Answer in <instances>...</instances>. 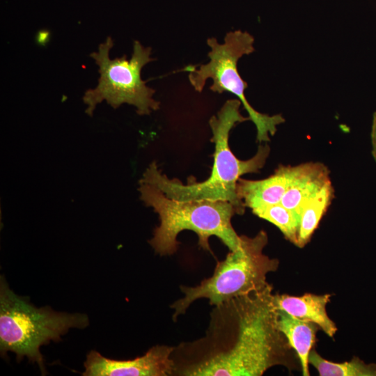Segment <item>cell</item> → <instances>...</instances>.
Listing matches in <instances>:
<instances>
[{"mask_svg": "<svg viewBox=\"0 0 376 376\" xmlns=\"http://www.w3.org/2000/svg\"><path fill=\"white\" fill-rule=\"evenodd\" d=\"M334 197L331 182L306 201L299 210V228L297 246L304 247L311 240Z\"/></svg>", "mask_w": 376, "mask_h": 376, "instance_id": "4fadbf2b", "label": "cell"}, {"mask_svg": "<svg viewBox=\"0 0 376 376\" xmlns=\"http://www.w3.org/2000/svg\"><path fill=\"white\" fill-rule=\"evenodd\" d=\"M252 212L257 217L276 226L285 238L297 246L299 228V215L281 203L254 208Z\"/></svg>", "mask_w": 376, "mask_h": 376, "instance_id": "9a60e30c", "label": "cell"}, {"mask_svg": "<svg viewBox=\"0 0 376 376\" xmlns=\"http://www.w3.org/2000/svg\"><path fill=\"white\" fill-rule=\"evenodd\" d=\"M289 346L269 284L215 306L206 336L180 348L187 357L175 363L174 374L260 376L285 363Z\"/></svg>", "mask_w": 376, "mask_h": 376, "instance_id": "6da1fadb", "label": "cell"}, {"mask_svg": "<svg viewBox=\"0 0 376 376\" xmlns=\"http://www.w3.org/2000/svg\"><path fill=\"white\" fill-rule=\"evenodd\" d=\"M267 242L264 230L251 237L240 235L238 248L217 263L210 277L194 287H180L184 297L171 306L174 310V321L198 299H207L211 305L218 306L233 298L267 287V274L275 272L279 265L276 259L263 253Z\"/></svg>", "mask_w": 376, "mask_h": 376, "instance_id": "5b68a950", "label": "cell"}, {"mask_svg": "<svg viewBox=\"0 0 376 376\" xmlns=\"http://www.w3.org/2000/svg\"><path fill=\"white\" fill-rule=\"evenodd\" d=\"M113 46L112 38L107 36L99 45L97 51L90 54L99 68L100 77L97 85L86 90L83 95L86 113L92 116L97 105L102 101L113 109L123 104L132 105L140 116L158 110L160 102L153 97L155 91L146 85L141 75L143 68L155 60L151 57L152 48L135 40L130 59L125 54L111 59L109 52Z\"/></svg>", "mask_w": 376, "mask_h": 376, "instance_id": "8992f818", "label": "cell"}, {"mask_svg": "<svg viewBox=\"0 0 376 376\" xmlns=\"http://www.w3.org/2000/svg\"><path fill=\"white\" fill-rule=\"evenodd\" d=\"M289 166L280 165L270 176L258 180L240 178L238 198L251 210L281 203L286 191Z\"/></svg>", "mask_w": 376, "mask_h": 376, "instance_id": "8fae6325", "label": "cell"}, {"mask_svg": "<svg viewBox=\"0 0 376 376\" xmlns=\"http://www.w3.org/2000/svg\"><path fill=\"white\" fill-rule=\"evenodd\" d=\"M330 182L329 171L321 162L290 166L287 188L281 203L299 215L302 205Z\"/></svg>", "mask_w": 376, "mask_h": 376, "instance_id": "9c48e42d", "label": "cell"}, {"mask_svg": "<svg viewBox=\"0 0 376 376\" xmlns=\"http://www.w3.org/2000/svg\"><path fill=\"white\" fill-rule=\"evenodd\" d=\"M174 347L156 345L144 355L129 360L106 358L91 350L84 362L83 376H167L174 374Z\"/></svg>", "mask_w": 376, "mask_h": 376, "instance_id": "ba28073f", "label": "cell"}, {"mask_svg": "<svg viewBox=\"0 0 376 376\" xmlns=\"http://www.w3.org/2000/svg\"><path fill=\"white\" fill-rule=\"evenodd\" d=\"M89 324L83 313L54 311L49 306L37 308L29 297L16 295L3 276L0 279V352L16 354L17 361L26 357L36 363L41 374L47 372L40 348L51 341L58 342L72 328L84 329Z\"/></svg>", "mask_w": 376, "mask_h": 376, "instance_id": "277c9868", "label": "cell"}, {"mask_svg": "<svg viewBox=\"0 0 376 376\" xmlns=\"http://www.w3.org/2000/svg\"><path fill=\"white\" fill-rule=\"evenodd\" d=\"M278 327L290 347L296 352L302 375L308 376V357L320 328L313 322L297 318L281 310H278Z\"/></svg>", "mask_w": 376, "mask_h": 376, "instance_id": "7c38bea8", "label": "cell"}, {"mask_svg": "<svg viewBox=\"0 0 376 376\" xmlns=\"http://www.w3.org/2000/svg\"><path fill=\"white\" fill-rule=\"evenodd\" d=\"M242 102L237 98L225 102L209 120L214 143L213 164L208 178L197 182L193 177L184 184L177 178L171 179L162 173L156 162L149 164L140 182L159 189L167 197L178 201H225L233 204L239 214H243L245 206L238 198L237 184L246 173H258L265 166L270 152L268 144L260 145L256 153L247 160L239 159L229 146V135L237 124L249 120L240 112Z\"/></svg>", "mask_w": 376, "mask_h": 376, "instance_id": "7a4b0ae2", "label": "cell"}, {"mask_svg": "<svg viewBox=\"0 0 376 376\" xmlns=\"http://www.w3.org/2000/svg\"><path fill=\"white\" fill-rule=\"evenodd\" d=\"M331 295H314L306 293L301 296L274 295V303L278 310L313 322L318 326L329 337L334 338L337 327L329 317L326 306L330 301Z\"/></svg>", "mask_w": 376, "mask_h": 376, "instance_id": "30bf717a", "label": "cell"}, {"mask_svg": "<svg viewBox=\"0 0 376 376\" xmlns=\"http://www.w3.org/2000/svg\"><path fill=\"white\" fill-rule=\"evenodd\" d=\"M370 139L372 144V155L376 162V111H375L373 115Z\"/></svg>", "mask_w": 376, "mask_h": 376, "instance_id": "2e32d148", "label": "cell"}, {"mask_svg": "<svg viewBox=\"0 0 376 376\" xmlns=\"http://www.w3.org/2000/svg\"><path fill=\"white\" fill-rule=\"evenodd\" d=\"M308 362L320 376H376V364L366 363L358 357L350 361L334 362L322 358L312 349Z\"/></svg>", "mask_w": 376, "mask_h": 376, "instance_id": "5bb4252c", "label": "cell"}, {"mask_svg": "<svg viewBox=\"0 0 376 376\" xmlns=\"http://www.w3.org/2000/svg\"><path fill=\"white\" fill-rule=\"evenodd\" d=\"M207 44L210 48L207 56L209 62L205 64L187 67L188 79L194 90L202 92L207 79L212 80L210 90L213 93L229 92L240 100L256 128V141L261 143L269 141L277 126L285 122L281 114L268 115L256 111L251 106L244 95L248 85L241 77L237 63L244 55L255 51L254 38L247 31L235 30L228 32L223 43L214 37L207 38Z\"/></svg>", "mask_w": 376, "mask_h": 376, "instance_id": "52a82bcc", "label": "cell"}, {"mask_svg": "<svg viewBox=\"0 0 376 376\" xmlns=\"http://www.w3.org/2000/svg\"><path fill=\"white\" fill-rule=\"evenodd\" d=\"M140 198L158 214L159 225L148 241L160 256H170L178 250L177 237L185 230L198 236V244L204 251L212 250L209 238L216 236L230 251L239 246L240 236L232 225V218L239 214L236 207L225 201L196 200L182 201L167 197L154 185L139 181Z\"/></svg>", "mask_w": 376, "mask_h": 376, "instance_id": "3957f363", "label": "cell"}]
</instances>
